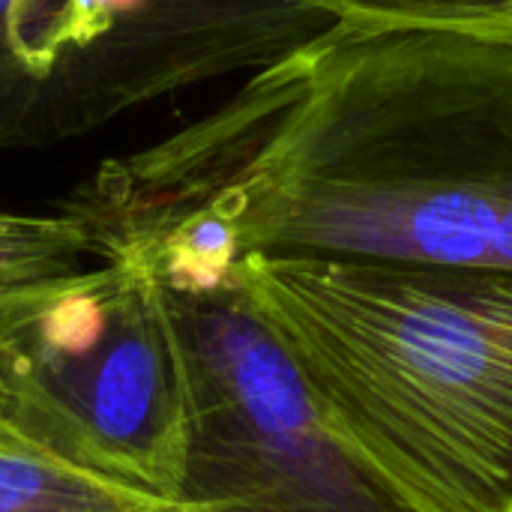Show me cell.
Here are the masks:
<instances>
[{
    "instance_id": "1",
    "label": "cell",
    "mask_w": 512,
    "mask_h": 512,
    "mask_svg": "<svg viewBox=\"0 0 512 512\" xmlns=\"http://www.w3.org/2000/svg\"><path fill=\"white\" fill-rule=\"evenodd\" d=\"M246 255L512 273V12H357L63 210L114 243L189 207Z\"/></svg>"
},
{
    "instance_id": "2",
    "label": "cell",
    "mask_w": 512,
    "mask_h": 512,
    "mask_svg": "<svg viewBox=\"0 0 512 512\" xmlns=\"http://www.w3.org/2000/svg\"><path fill=\"white\" fill-rule=\"evenodd\" d=\"M330 423L420 512H512V273L246 255Z\"/></svg>"
},
{
    "instance_id": "3",
    "label": "cell",
    "mask_w": 512,
    "mask_h": 512,
    "mask_svg": "<svg viewBox=\"0 0 512 512\" xmlns=\"http://www.w3.org/2000/svg\"><path fill=\"white\" fill-rule=\"evenodd\" d=\"M3 429L177 498L192 426L162 288L138 261L102 258L33 321L6 375Z\"/></svg>"
},
{
    "instance_id": "4",
    "label": "cell",
    "mask_w": 512,
    "mask_h": 512,
    "mask_svg": "<svg viewBox=\"0 0 512 512\" xmlns=\"http://www.w3.org/2000/svg\"><path fill=\"white\" fill-rule=\"evenodd\" d=\"M333 21L300 0H150L102 30L72 0H0V150L78 138L150 99L258 72Z\"/></svg>"
},
{
    "instance_id": "5",
    "label": "cell",
    "mask_w": 512,
    "mask_h": 512,
    "mask_svg": "<svg viewBox=\"0 0 512 512\" xmlns=\"http://www.w3.org/2000/svg\"><path fill=\"white\" fill-rule=\"evenodd\" d=\"M180 512H420L327 414L279 429H192Z\"/></svg>"
},
{
    "instance_id": "6",
    "label": "cell",
    "mask_w": 512,
    "mask_h": 512,
    "mask_svg": "<svg viewBox=\"0 0 512 512\" xmlns=\"http://www.w3.org/2000/svg\"><path fill=\"white\" fill-rule=\"evenodd\" d=\"M162 306L192 429H279L327 414L240 282L204 294L162 288Z\"/></svg>"
},
{
    "instance_id": "7",
    "label": "cell",
    "mask_w": 512,
    "mask_h": 512,
    "mask_svg": "<svg viewBox=\"0 0 512 512\" xmlns=\"http://www.w3.org/2000/svg\"><path fill=\"white\" fill-rule=\"evenodd\" d=\"M96 255L90 228L72 213H0V429L6 420V375L33 321L72 285Z\"/></svg>"
},
{
    "instance_id": "8",
    "label": "cell",
    "mask_w": 512,
    "mask_h": 512,
    "mask_svg": "<svg viewBox=\"0 0 512 512\" xmlns=\"http://www.w3.org/2000/svg\"><path fill=\"white\" fill-rule=\"evenodd\" d=\"M0 512H180V504L0 429Z\"/></svg>"
},
{
    "instance_id": "9",
    "label": "cell",
    "mask_w": 512,
    "mask_h": 512,
    "mask_svg": "<svg viewBox=\"0 0 512 512\" xmlns=\"http://www.w3.org/2000/svg\"><path fill=\"white\" fill-rule=\"evenodd\" d=\"M306 6H315L327 12L330 18H345L357 12H417V9H438V6H456L468 0H300Z\"/></svg>"
},
{
    "instance_id": "10",
    "label": "cell",
    "mask_w": 512,
    "mask_h": 512,
    "mask_svg": "<svg viewBox=\"0 0 512 512\" xmlns=\"http://www.w3.org/2000/svg\"><path fill=\"white\" fill-rule=\"evenodd\" d=\"M150 0H72V6L99 27H117L126 18L138 15Z\"/></svg>"
},
{
    "instance_id": "11",
    "label": "cell",
    "mask_w": 512,
    "mask_h": 512,
    "mask_svg": "<svg viewBox=\"0 0 512 512\" xmlns=\"http://www.w3.org/2000/svg\"><path fill=\"white\" fill-rule=\"evenodd\" d=\"M486 3H495V6H501V9L512 12V0H486Z\"/></svg>"
}]
</instances>
